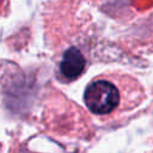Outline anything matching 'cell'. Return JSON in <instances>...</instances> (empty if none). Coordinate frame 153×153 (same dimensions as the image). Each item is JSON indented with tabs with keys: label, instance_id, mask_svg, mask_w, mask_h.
I'll return each instance as SVG.
<instances>
[{
	"label": "cell",
	"instance_id": "cell-1",
	"mask_svg": "<svg viewBox=\"0 0 153 153\" xmlns=\"http://www.w3.org/2000/svg\"><path fill=\"white\" fill-rule=\"evenodd\" d=\"M145 90L133 75L111 71L96 75L85 87L84 103L94 116L108 120L130 111L145 99Z\"/></svg>",
	"mask_w": 153,
	"mask_h": 153
},
{
	"label": "cell",
	"instance_id": "cell-2",
	"mask_svg": "<svg viewBox=\"0 0 153 153\" xmlns=\"http://www.w3.org/2000/svg\"><path fill=\"white\" fill-rule=\"evenodd\" d=\"M85 67L86 60L78 48L72 47L63 53L60 62V73L66 81L78 79L84 73Z\"/></svg>",
	"mask_w": 153,
	"mask_h": 153
}]
</instances>
